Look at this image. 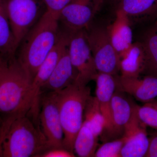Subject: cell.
I'll return each instance as SVG.
<instances>
[{"label":"cell","mask_w":157,"mask_h":157,"mask_svg":"<svg viewBox=\"0 0 157 157\" xmlns=\"http://www.w3.org/2000/svg\"><path fill=\"white\" fill-rule=\"evenodd\" d=\"M5 9L17 46L46 11L43 0H6Z\"/></svg>","instance_id":"cell-5"},{"label":"cell","mask_w":157,"mask_h":157,"mask_svg":"<svg viewBox=\"0 0 157 157\" xmlns=\"http://www.w3.org/2000/svg\"><path fill=\"white\" fill-rule=\"evenodd\" d=\"M125 141L124 137L104 142L97 149L94 154L96 157H121V151Z\"/></svg>","instance_id":"cell-22"},{"label":"cell","mask_w":157,"mask_h":157,"mask_svg":"<svg viewBox=\"0 0 157 157\" xmlns=\"http://www.w3.org/2000/svg\"><path fill=\"white\" fill-rule=\"evenodd\" d=\"M55 0H43L45 6L46 10L51 11L53 7Z\"/></svg>","instance_id":"cell-27"},{"label":"cell","mask_w":157,"mask_h":157,"mask_svg":"<svg viewBox=\"0 0 157 157\" xmlns=\"http://www.w3.org/2000/svg\"><path fill=\"white\" fill-rule=\"evenodd\" d=\"M69 33L68 50L76 73L75 82L87 85L90 81L94 80L98 72L88 42L86 29Z\"/></svg>","instance_id":"cell-6"},{"label":"cell","mask_w":157,"mask_h":157,"mask_svg":"<svg viewBox=\"0 0 157 157\" xmlns=\"http://www.w3.org/2000/svg\"><path fill=\"white\" fill-rule=\"evenodd\" d=\"M86 32L98 73L117 75L120 72V59L111 43L107 29L89 28Z\"/></svg>","instance_id":"cell-7"},{"label":"cell","mask_w":157,"mask_h":157,"mask_svg":"<svg viewBox=\"0 0 157 157\" xmlns=\"http://www.w3.org/2000/svg\"><path fill=\"white\" fill-rule=\"evenodd\" d=\"M4 59L0 79V118L33 115V79L17 58Z\"/></svg>","instance_id":"cell-1"},{"label":"cell","mask_w":157,"mask_h":157,"mask_svg":"<svg viewBox=\"0 0 157 157\" xmlns=\"http://www.w3.org/2000/svg\"><path fill=\"white\" fill-rule=\"evenodd\" d=\"M148 104H150L153 107H155V108L157 109V100H154V101H151V102L147 103Z\"/></svg>","instance_id":"cell-30"},{"label":"cell","mask_w":157,"mask_h":157,"mask_svg":"<svg viewBox=\"0 0 157 157\" xmlns=\"http://www.w3.org/2000/svg\"><path fill=\"white\" fill-rule=\"evenodd\" d=\"M60 32L59 14L46 10L20 43L17 58L33 80L39 67L56 44Z\"/></svg>","instance_id":"cell-3"},{"label":"cell","mask_w":157,"mask_h":157,"mask_svg":"<svg viewBox=\"0 0 157 157\" xmlns=\"http://www.w3.org/2000/svg\"><path fill=\"white\" fill-rule=\"evenodd\" d=\"M76 75L68 50V45L53 72L41 90L46 92L59 91L76 81Z\"/></svg>","instance_id":"cell-16"},{"label":"cell","mask_w":157,"mask_h":157,"mask_svg":"<svg viewBox=\"0 0 157 157\" xmlns=\"http://www.w3.org/2000/svg\"><path fill=\"white\" fill-rule=\"evenodd\" d=\"M117 9L130 17H139L157 13V0H117Z\"/></svg>","instance_id":"cell-21"},{"label":"cell","mask_w":157,"mask_h":157,"mask_svg":"<svg viewBox=\"0 0 157 157\" xmlns=\"http://www.w3.org/2000/svg\"><path fill=\"white\" fill-rule=\"evenodd\" d=\"M123 94L116 89L113 94L111 102L112 127L104 142L122 137L132 119L135 104Z\"/></svg>","instance_id":"cell-13"},{"label":"cell","mask_w":157,"mask_h":157,"mask_svg":"<svg viewBox=\"0 0 157 157\" xmlns=\"http://www.w3.org/2000/svg\"><path fill=\"white\" fill-rule=\"evenodd\" d=\"M69 33L61 30L56 44L39 67L32 83V95L33 112L38 114L41 90L53 72L61 56L68 45Z\"/></svg>","instance_id":"cell-10"},{"label":"cell","mask_w":157,"mask_h":157,"mask_svg":"<svg viewBox=\"0 0 157 157\" xmlns=\"http://www.w3.org/2000/svg\"><path fill=\"white\" fill-rule=\"evenodd\" d=\"M156 26L157 27V21H156Z\"/></svg>","instance_id":"cell-31"},{"label":"cell","mask_w":157,"mask_h":157,"mask_svg":"<svg viewBox=\"0 0 157 157\" xmlns=\"http://www.w3.org/2000/svg\"><path fill=\"white\" fill-rule=\"evenodd\" d=\"M70 1L71 0H55L52 9L51 11H49L55 14H59Z\"/></svg>","instance_id":"cell-26"},{"label":"cell","mask_w":157,"mask_h":157,"mask_svg":"<svg viewBox=\"0 0 157 157\" xmlns=\"http://www.w3.org/2000/svg\"><path fill=\"white\" fill-rule=\"evenodd\" d=\"M2 121L1 157H40L50 149L39 122L31 115Z\"/></svg>","instance_id":"cell-2"},{"label":"cell","mask_w":157,"mask_h":157,"mask_svg":"<svg viewBox=\"0 0 157 157\" xmlns=\"http://www.w3.org/2000/svg\"><path fill=\"white\" fill-rule=\"evenodd\" d=\"M135 104L132 119L123 137L125 141L121 151V157H145L148 150L149 138L146 126L137 116Z\"/></svg>","instance_id":"cell-11"},{"label":"cell","mask_w":157,"mask_h":157,"mask_svg":"<svg viewBox=\"0 0 157 157\" xmlns=\"http://www.w3.org/2000/svg\"><path fill=\"white\" fill-rule=\"evenodd\" d=\"M91 89L74 82L58 91L60 117L64 133L63 146L74 152L75 139L84 121V110Z\"/></svg>","instance_id":"cell-4"},{"label":"cell","mask_w":157,"mask_h":157,"mask_svg":"<svg viewBox=\"0 0 157 157\" xmlns=\"http://www.w3.org/2000/svg\"><path fill=\"white\" fill-rule=\"evenodd\" d=\"M103 132L102 127L84 118L74 142V151L77 156L80 157L94 156L98 149V139Z\"/></svg>","instance_id":"cell-17"},{"label":"cell","mask_w":157,"mask_h":157,"mask_svg":"<svg viewBox=\"0 0 157 157\" xmlns=\"http://www.w3.org/2000/svg\"><path fill=\"white\" fill-rule=\"evenodd\" d=\"M4 59L0 57V79L2 76V73L3 67H4Z\"/></svg>","instance_id":"cell-28"},{"label":"cell","mask_w":157,"mask_h":157,"mask_svg":"<svg viewBox=\"0 0 157 157\" xmlns=\"http://www.w3.org/2000/svg\"><path fill=\"white\" fill-rule=\"evenodd\" d=\"M145 157H157V134L149 138L148 150Z\"/></svg>","instance_id":"cell-25"},{"label":"cell","mask_w":157,"mask_h":157,"mask_svg":"<svg viewBox=\"0 0 157 157\" xmlns=\"http://www.w3.org/2000/svg\"><path fill=\"white\" fill-rule=\"evenodd\" d=\"M141 42L145 55L144 73L157 77V27L155 25L145 33Z\"/></svg>","instance_id":"cell-20"},{"label":"cell","mask_w":157,"mask_h":157,"mask_svg":"<svg viewBox=\"0 0 157 157\" xmlns=\"http://www.w3.org/2000/svg\"><path fill=\"white\" fill-rule=\"evenodd\" d=\"M17 48L4 3L0 0V57L7 59L12 58Z\"/></svg>","instance_id":"cell-19"},{"label":"cell","mask_w":157,"mask_h":157,"mask_svg":"<svg viewBox=\"0 0 157 157\" xmlns=\"http://www.w3.org/2000/svg\"><path fill=\"white\" fill-rule=\"evenodd\" d=\"M115 19L107 28L111 43L120 57L133 44V33L129 17L119 9L116 10Z\"/></svg>","instance_id":"cell-15"},{"label":"cell","mask_w":157,"mask_h":157,"mask_svg":"<svg viewBox=\"0 0 157 157\" xmlns=\"http://www.w3.org/2000/svg\"></svg>","instance_id":"cell-32"},{"label":"cell","mask_w":157,"mask_h":157,"mask_svg":"<svg viewBox=\"0 0 157 157\" xmlns=\"http://www.w3.org/2000/svg\"><path fill=\"white\" fill-rule=\"evenodd\" d=\"M136 111L140 121L146 126L157 130V109L148 103L142 106L137 105Z\"/></svg>","instance_id":"cell-23"},{"label":"cell","mask_w":157,"mask_h":157,"mask_svg":"<svg viewBox=\"0 0 157 157\" xmlns=\"http://www.w3.org/2000/svg\"><path fill=\"white\" fill-rule=\"evenodd\" d=\"M73 152L64 148L50 149L42 154L40 157H75Z\"/></svg>","instance_id":"cell-24"},{"label":"cell","mask_w":157,"mask_h":157,"mask_svg":"<svg viewBox=\"0 0 157 157\" xmlns=\"http://www.w3.org/2000/svg\"><path fill=\"white\" fill-rule=\"evenodd\" d=\"M116 76L98 73L94 79L96 83V97L105 121L104 131L100 137L104 142L112 127L111 102L117 88Z\"/></svg>","instance_id":"cell-12"},{"label":"cell","mask_w":157,"mask_h":157,"mask_svg":"<svg viewBox=\"0 0 157 157\" xmlns=\"http://www.w3.org/2000/svg\"><path fill=\"white\" fill-rule=\"evenodd\" d=\"M116 89L133 96L137 101L147 103L157 97V77L147 76L143 78L116 76Z\"/></svg>","instance_id":"cell-14"},{"label":"cell","mask_w":157,"mask_h":157,"mask_svg":"<svg viewBox=\"0 0 157 157\" xmlns=\"http://www.w3.org/2000/svg\"><path fill=\"white\" fill-rule=\"evenodd\" d=\"M39 121L40 128L50 149L64 148V133L59 107L58 91L41 94Z\"/></svg>","instance_id":"cell-8"},{"label":"cell","mask_w":157,"mask_h":157,"mask_svg":"<svg viewBox=\"0 0 157 157\" xmlns=\"http://www.w3.org/2000/svg\"><path fill=\"white\" fill-rule=\"evenodd\" d=\"M2 121L0 118V157H1V140H2Z\"/></svg>","instance_id":"cell-29"},{"label":"cell","mask_w":157,"mask_h":157,"mask_svg":"<svg viewBox=\"0 0 157 157\" xmlns=\"http://www.w3.org/2000/svg\"><path fill=\"white\" fill-rule=\"evenodd\" d=\"M103 2V0H71L59 14V23L69 33L86 29Z\"/></svg>","instance_id":"cell-9"},{"label":"cell","mask_w":157,"mask_h":157,"mask_svg":"<svg viewBox=\"0 0 157 157\" xmlns=\"http://www.w3.org/2000/svg\"><path fill=\"white\" fill-rule=\"evenodd\" d=\"M121 76L128 78L139 77L145 68V55L141 42H133L120 57Z\"/></svg>","instance_id":"cell-18"}]
</instances>
